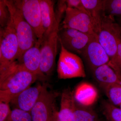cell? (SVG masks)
<instances>
[{
    "label": "cell",
    "mask_w": 121,
    "mask_h": 121,
    "mask_svg": "<svg viewBox=\"0 0 121 121\" xmlns=\"http://www.w3.org/2000/svg\"><path fill=\"white\" fill-rule=\"evenodd\" d=\"M75 101L73 92L70 88L63 91L61 95L60 109L58 111L60 121H73V113Z\"/></svg>",
    "instance_id": "obj_18"
},
{
    "label": "cell",
    "mask_w": 121,
    "mask_h": 121,
    "mask_svg": "<svg viewBox=\"0 0 121 121\" xmlns=\"http://www.w3.org/2000/svg\"><path fill=\"white\" fill-rule=\"evenodd\" d=\"M38 78L15 61L0 71V101L10 103L14 97L30 87Z\"/></svg>",
    "instance_id": "obj_1"
},
{
    "label": "cell",
    "mask_w": 121,
    "mask_h": 121,
    "mask_svg": "<svg viewBox=\"0 0 121 121\" xmlns=\"http://www.w3.org/2000/svg\"><path fill=\"white\" fill-rule=\"evenodd\" d=\"M119 18H120V24H119V25H120V26H121V17H119Z\"/></svg>",
    "instance_id": "obj_30"
},
{
    "label": "cell",
    "mask_w": 121,
    "mask_h": 121,
    "mask_svg": "<svg viewBox=\"0 0 121 121\" xmlns=\"http://www.w3.org/2000/svg\"><path fill=\"white\" fill-rule=\"evenodd\" d=\"M39 2L41 22L44 31L43 39L48 36L56 28L60 26V23L56 20L54 1L39 0Z\"/></svg>",
    "instance_id": "obj_14"
},
{
    "label": "cell",
    "mask_w": 121,
    "mask_h": 121,
    "mask_svg": "<svg viewBox=\"0 0 121 121\" xmlns=\"http://www.w3.org/2000/svg\"><path fill=\"white\" fill-rule=\"evenodd\" d=\"M59 26L42 40L40 47V70L44 75L50 76L54 70L58 51Z\"/></svg>",
    "instance_id": "obj_6"
},
{
    "label": "cell",
    "mask_w": 121,
    "mask_h": 121,
    "mask_svg": "<svg viewBox=\"0 0 121 121\" xmlns=\"http://www.w3.org/2000/svg\"><path fill=\"white\" fill-rule=\"evenodd\" d=\"M62 28L73 29L88 35L98 36L95 25L90 15L76 9L67 8Z\"/></svg>",
    "instance_id": "obj_9"
},
{
    "label": "cell",
    "mask_w": 121,
    "mask_h": 121,
    "mask_svg": "<svg viewBox=\"0 0 121 121\" xmlns=\"http://www.w3.org/2000/svg\"><path fill=\"white\" fill-rule=\"evenodd\" d=\"M66 0H59L57 4V6L55 11L56 20L60 23L62 19L63 16L65 14L67 9Z\"/></svg>",
    "instance_id": "obj_26"
},
{
    "label": "cell",
    "mask_w": 121,
    "mask_h": 121,
    "mask_svg": "<svg viewBox=\"0 0 121 121\" xmlns=\"http://www.w3.org/2000/svg\"><path fill=\"white\" fill-rule=\"evenodd\" d=\"M5 2L10 12L19 43V51L17 60L24 52L35 44L38 39L13 0H5Z\"/></svg>",
    "instance_id": "obj_3"
},
{
    "label": "cell",
    "mask_w": 121,
    "mask_h": 121,
    "mask_svg": "<svg viewBox=\"0 0 121 121\" xmlns=\"http://www.w3.org/2000/svg\"><path fill=\"white\" fill-rule=\"evenodd\" d=\"M103 89L108 101L113 105L119 107L121 104V84H111Z\"/></svg>",
    "instance_id": "obj_21"
},
{
    "label": "cell",
    "mask_w": 121,
    "mask_h": 121,
    "mask_svg": "<svg viewBox=\"0 0 121 121\" xmlns=\"http://www.w3.org/2000/svg\"><path fill=\"white\" fill-rule=\"evenodd\" d=\"M119 108H120V109H121V105H120V106H119Z\"/></svg>",
    "instance_id": "obj_31"
},
{
    "label": "cell",
    "mask_w": 121,
    "mask_h": 121,
    "mask_svg": "<svg viewBox=\"0 0 121 121\" xmlns=\"http://www.w3.org/2000/svg\"><path fill=\"white\" fill-rule=\"evenodd\" d=\"M8 121H32L30 112L14 108L12 110Z\"/></svg>",
    "instance_id": "obj_23"
},
{
    "label": "cell",
    "mask_w": 121,
    "mask_h": 121,
    "mask_svg": "<svg viewBox=\"0 0 121 121\" xmlns=\"http://www.w3.org/2000/svg\"><path fill=\"white\" fill-rule=\"evenodd\" d=\"M60 50L57 65L58 77L60 79L86 77L82 60L77 55L65 49L60 43Z\"/></svg>",
    "instance_id": "obj_5"
},
{
    "label": "cell",
    "mask_w": 121,
    "mask_h": 121,
    "mask_svg": "<svg viewBox=\"0 0 121 121\" xmlns=\"http://www.w3.org/2000/svg\"><path fill=\"white\" fill-rule=\"evenodd\" d=\"M93 36L73 29L61 28L59 30L60 43L70 52L81 55Z\"/></svg>",
    "instance_id": "obj_10"
},
{
    "label": "cell",
    "mask_w": 121,
    "mask_h": 121,
    "mask_svg": "<svg viewBox=\"0 0 121 121\" xmlns=\"http://www.w3.org/2000/svg\"><path fill=\"white\" fill-rule=\"evenodd\" d=\"M19 47L11 18L4 28L0 30V71L7 68L17 60Z\"/></svg>",
    "instance_id": "obj_4"
},
{
    "label": "cell",
    "mask_w": 121,
    "mask_h": 121,
    "mask_svg": "<svg viewBox=\"0 0 121 121\" xmlns=\"http://www.w3.org/2000/svg\"><path fill=\"white\" fill-rule=\"evenodd\" d=\"M43 84L39 83L33 87H29L15 96L10 104L15 107L30 112L39 97Z\"/></svg>",
    "instance_id": "obj_13"
},
{
    "label": "cell",
    "mask_w": 121,
    "mask_h": 121,
    "mask_svg": "<svg viewBox=\"0 0 121 121\" xmlns=\"http://www.w3.org/2000/svg\"><path fill=\"white\" fill-rule=\"evenodd\" d=\"M81 55L93 71L100 66L108 64L110 61L107 53L98 41V36L92 37Z\"/></svg>",
    "instance_id": "obj_11"
},
{
    "label": "cell",
    "mask_w": 121,
    "mask_h": 121,
    "mask_svg": "<svg viewBox=\"0 0 121 121\" xmlns=\"http://www.w3.org/2000/svg\"><path fill=\"white\" fill-rule=\"evenodd\" d=\"M42 40H38L33 47L26 51L17 60L24 69L38 76L44 77L40 70V47Z\"/></svg>",
    "instance_id": "obj_12"
},
{
    "label": "cell",
    "mask_w": 121,
    "mask_h": 121,
    "mask_svg": "<svg viewBox=\"0 0 121 121\" xmlns=\"http://www.w3.org/2000/svg\"><path fill=\"white\" fill-rule=\"evenodd\" d=\"M73 120V121H101L97 114L91 107L82 105L76 101Z\"/></svg>",
    "instance_id": "obj_19"
},
{
    "label": "cell",
    "mask_w": 121,
    "mask_h": 121,
    "mask_svg": "<svg viewBox=\"0 0 121 121\" xmlns=\"http://www.w3.org/2000/svg\"><path fill=\"white\" fill-rule=\"evenodd\" d=\"M114 70L121 78V36L118 40Z\"/></svg>",
    "instance_id": "obj_27"
},
{
    "label": "cell",
    "mask_w": 121,
    "mask_h": 121,
    "mask_svg": "<svg viewBox=\"0 0 121 121\" xmlns=\"http://www.w3.org/2000/svg\"><path fill=\"white\" fill-rule=\"evenodd\" d=\"M11 17V14L5 0H0V25L4 28L7 26Z\"/></svg>",
    "instance_id": "obj_24"
},
{
    "label": "cell",
    "mask_w": 121,
    "mask_h": 121,
    "mask_svg": "<svg viewBox=\"0 0 121 121\" xmlns=\"http://www.w3.org/2000/svg\"><path fill=\"white\" fill-rule=\"evenodd\" d=\"M66 2L67 8L76 9L89 15L81 0H67Z\"/></svg>",
    "instance_id": "obj_28"
},
{
    "label": "cell",
    "mask_w": 121,
    "mask_h": 121,
    "mask_svg": "<svg viewBox=\"0 0 121 121\" xmlns=\"http://www.w3.org/2000/svg\"><path fill=\"white\" fill-rule=\"evenodd\" d=\"M51 121H60L59 119L58 111V110H56L55 112Z\"/></svg>",
    "instance_id": "obj_29"
},
{
    "label": "cell",
    "mask_w": 121,
    "mask_h": 121,
    "mask_svg": "<svg viewBox=\"0 0 121 121\" xmlns=\"http://www.w3.org/2000/svg\"><path fill=\"white\" fill-rule=\"evenodd\" d=\"M121 36V26L115 22L114 17L106 15L98 33V39L109 58L108 65L114 70L118 40Z\"/></svg>",
    "instance_id": "obj_2"
},
{
    "label": "cell",
    "mask_w": 121,
    "mask_h": 121,
    "mask_svg": "<svg viewBox=\"0 0 121 121\" xmlns=\"http://www.w3.org/2000/svg\"><path fill=\"white\" fill-rule=\"evenodd\" d=\"M56 95L48 90L43 84V88L38 100L31 111L32 121H51L57 110L56 105Z\"/></svg>",
    "instance_id": "obj_8"
},
{
    "label": "cell",
    "mask_w": 121,
    "mask_h": 121,
    "mask_svg": "<svg viewBox=\"0 0 121 121\" xmlns=\"http://www.w3.org/2000/svg\"><path fill=\"white\" fill-rule=\"evenodd\" d=\"M13 1L33 29L37 39L42 40L44 31L41 22L39 0H15Z\"/></svg>",
    "instance_id": "obj_7"
},
{
    "label": "cell",
    "mask_w": 121,
    "mask_h": 121,
    "mask_svg": "<svg viewBox=\"0 0 121 121\" xmlns=\"http://www.w3.org/2000/svg\"><path fill=\"white\" fill-rule=\"evenodd\" d=\"M75 101L82 105L91 107L98 99V91L92 84L86 82L80 83L73 92Z\"/></svg>",
    "instance_id": "obj_15"
},
{
    "label": "cell",
    "mask_w": 121,
    "mask_h": 121,
    "mask_svg": "<svg viewBox=\"0 0 121 121\" xmlns=\"http://www.w3.org/2000/svg\"><path fill=\"white\" fill-rule=\"evenodd\" d=\"M11 111L9 103L0 101V121H8Z\"/></svg>",
    "instance_id": "obj_25"
},
{
    "label": "cell",
    "mask_w": 121,
    "mask_h": 121,
    "mask_svg": "<svg viewBox=\"0 0 121 121\" xmlns=\"http://www.w3.org/2000/svg\"><path fill=\"white\" fill-rule=\"evenodd\" d=\"M101 110L107 121H121V109L113 105L108 100L102 102Z\"/></svg>",
    "instance_id": "obj_20"
},
{
    "label": "cell",
    "mask_w": 121,
    "mask_h": 121,
    "mask_svg": "<svg viewBox=\"0 0 121 121\" xmlns=\"http://www.w3.org/2000/svg\"><path fill=\"white\" fill-rule=\"evenodd\" d=\"M105 9L107 15L121 17V0H106Z\"/></svg>",
    "instance_id": "obj_22"
},
{
    "label": "cell",
    "mask_w": 121,
    "mask_h": 121,
    "mask_svg": "<svg viewBox=\"0 0 121 121\" xmlns=\"http://www.w3.org/2000/svg\"><path fill=\"white\" fill-rule=\"evenodd\" d=\"M85 9L94 22L97 33L102 20L106 15V0H81Z\"/></svg>",
    "instance_id": "obj_17"
},
{
    "label": "cell",
    "mask_w": 121,
    "mask_h": 121,
    "mask_svg": "<svg viewBox=\"0 0 121 121\" xmlns=\"http://www.w3.org/2000/svg\"><path fill=\"white\" fill-rule=\"evenodd\" d=\"M94 78L103 89L111 84H121V78L112 68L104 64L93 71Z\"/></svg>",
    "instance_id": "obj_16"
}]
</instances>
